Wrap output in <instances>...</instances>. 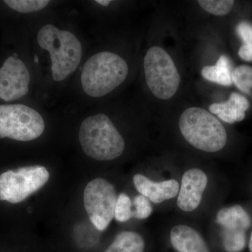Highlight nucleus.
<instances>
[{
	"mask_svg": "<svg viewBox=\"0 0 252 252\" xmlns=\"http://www.w3.org/2000/svg\"><path fill=\"white\" fill-rule=\"evenodd\" d=\"M37 43L49 53L55 81L65 80L79 67L82 59V44L72 32L46 24L38 31Z\"/></svg>",
	"mask_w": 252,
	"mask_h": 252,
	"instance_id": "1",
	"label": "nucleus"
},
{
	"mask_svg": "<svg viewBox=\"0 0 252 252\" xmlns=\"http://www.w3.org/2000/svg\"><path fill=\"white\" fill-rule=\"evenodd\" d=\"M128 64L124 58L110 51H101L86 61L81 73V84L89 97L107 95L124 82Z\"/></svg>",
	"mask_w": 252,
	"mask_h": 252,
	"instance_id": "2",
	"label": "nucleus"
},
{
	"mask_svg": "<svg viewBox=\"0 0 252 252\" xmlns=\"http://www.w3.org/2000/svg\"><path fill=\"white\" fill-rule=\"evenodd\" d=\"M79 140L84 153L97 160H114L125 149L122 135L104 114H94L83 121Z\"/></svg>",
	"mask_w": 252,
	"mask_h": 252,
	"instance_id": "3",
	"label": "nucleus"
},
{
	"mask_svg": "<svg viewBox=\"0 0 252 252\" xmlns=\"http://www.w3.org/2000/svg\"><path fill=\"white\" fill-rule=\"evenodd\" d=\"M179 126L182 135L190 145L214 153L225 147L227 134L221 123L211 113L200 107H190L181 115Z\"/></svg>",
	"mask_w": 252,
	"mask_h": 252,
	"instance_id": "4",
	"label": "nucleus"
},
{
	"mask_svg": "<svg viewBox=\"0 0 252 252\" xmlns=\"http://www.w3.org/2000/svg\"><path fill=\"white\" fill-rule=\"evenodd\" d=\"M146 82L156 97L166 100L175 95L181 78L171 56L160 46H152L144 59Z\"/></svg>",
	"mask_w": 252,
	"mask_h": 252,
	"instance_id": "5",
	"label": "nucleus"
},
{
	"mask_svg": "<svg viewBox=\"0 0 252 252\" xmlns=\"http://www.w3.org/2000/svg\"><path fill=\"white\" fill-rule=\"evenodd\" d=\"M44 130V118L35 109L21 104H0V138L29 142Z\"/></svg>",
	"mask_w": 252,
	"mask_h": 252,
	"instance_id": "6",
	"label": "nucleus"
},
{
	"mask_svg": "<svg viewBox=\"0 0 252 252\" xmlns=\"http://www.w3.org/2000/svg\"><path fill=\"white\" fill-rule=\"evenodd\" d=\"M49 172L41 165L19 167L0 175V200L16 204L26 200L44 187Z\"/></svg>",
	"mask_w": 252,
	"mask_h": 252,
	"instance_id": "7",
	"label": "nucleus"
},
{
	"mask_svg": "<svg viewBox=\"0 0 252 252\" xmlns=\"http://www.w3.org/2000/svg\"><path fill=\"white\" fill-rule=\"evenodd\" d=\"M117 202L114 186L104 179L91 181L84 189L86 211L91 223L100 231L105 230L114 218Z\"/></svg>",
	"mask_w": 252,
	"mask_h": 252,
	"instance_id": "8",
	"label": "nucleus"
},
{
	"mask_svg": "<svg viewBox=\"0 0 252 252\" xmlns=\"http://www.w3.org/2000/svg\"><path fill=\"white\" fill-rule=\"evenodd\" d=\"M217 220L223 228V243L225 251H243L246 245L245 231L252 223L248 212L240 205L226 207L218 212Z\"/></svg>",
	"mask_w": 252,
	"mask_h": 252,
	"instance_id": "9",
	"label": "nucleus"
},
{
	"mask_svg": "<svg viewBox=\"0 0 252 252\" xmlns=\"http://www.w3.org/2000/svg\"><path fill=\"white\" fill-rule=\"evenodd\" d=\"M31 74L21 59L10 56L0 68V98L6 102L24 97L29 92Z\"/></svg>",
	"mask_w": 252,
	"mask_h": 252,
	"instance_id": "10",
	"label": "nucleus"
},
{
	"mask_svg": "<svg viewBox=\"0 0 252 252\" xmlns=\"http://www.w3.org/2000/svg\"><path fill=\"white\" fill-rule=\"evenodd\" d=\"M207 177L200 169H190L184 174L182 185L177 199V205L181 210L185 212L195 210L203 197L206 189Z\"/></svg>",
	"mask_w": 252,
	"mask_h": 252,
	"instance_id": "11",
	"label": "nucleus"
},
{
	"mask_svg": "<svg viewBox=\"0 0 252 252\" xmlns=\"http://www.w3.org/2000/svg\"><path fill=\"white\" fill-rule=\"evenodd\" d=\"M133 182L137 191L154 203L175 198L180 190L178 182L175 180L154 182L145 176L137 174L134 176Z\"/></svg>",
	"mask_w": 252,
	"mask_h": 252,
	"instance_id": "12",
	"label": "nucleus"
},
{
	"mask_svg": "<svg viewBox=\"0 0 252 252\" xmlns=\"http://www.w3.org/2000/svg\"><path fill=\"white\" fill-rule=\"evenodd\" d=\"M170 240L178 252H210L200 233L188 225H179L172 228Z\"/></svg>",
	"mask_w": 252,
	"mask_h": 252,
	"instance_id": "13",
	"label": "nucleus"
},
{
	"mask_svg": "<svg viewBox=\"0 0 252 252\" xmlns=\"http://www.w3.org/2000/svg\"><path fill=\"white\" fill-rule=\"evenodd\" d=\"M249 107L250 103L246 97L238 93H233L226 102L212 104L209 109L223 122L233 124L245 119V112Z\"/></svg>",
	"mask_w": 252,
	"mask_h": 252,
	"instance_id": "14",
	"label": "nucleus"
},
{
	"mask_svg": "<svg viewBox=\"0 0 252 252\" xmlns=\"http://www.w3.org/2000/svg\"><path fill=\"white\" fill-rule=\"evenodd\" d=\"M202 75L207 80L221 86H229L233 83L229 60L224 55L220 56L215 65L205 66Z\"/></svg>",
	"mask_w": 252,
	"mask_h": 252,
	"instance_id": "15",
	"label": "nucleus"
},
{
	"mask_svg": "<svg viewBox=\"0 0 252 252\" xmlns=\"http://www.w3.org/2000/svg\"><path fill=\"white\" fill-rule=\"evenodd\" d=\"M144 248L145 243L140 234L124 231L117 235L104 252H144Z\"/></svg>",
	"mask_w": 252,
	"mask_h": 252,
	"instance_id": "16",
	"label": "nucleus"
},
{
	"mask_svg": "<svg viewBox=\"0 0 252 252\" xmlns=\"http://www.w3.org/2000/svg\"><path fill=\"white\" fill-rule=\"evenodd\" d=\"M237 33L243 41V46L239 50L238 54L245 61H252V25L248 22H241L237 26Z\"/></svg>",
	"mask_w": 252,
	"mask_h": 252,
	"instance_id": "17",
	"label": "nucleus"
},
{
	"mask_svg": "<svg viewBox=\"0 0 252 252\" xmlns=\"http://www.w3.org/2000/svg\"><path fill=\"white\" fill-rule=\"evenodd\" d=\"M5 4L11 9L22 14L37 12L45 9L49 0H5Z\"/></svg>",
	"mask_w": 252,
	"mask_h": 252,
	"instance_id": "18",
	"label": "nucleus"
},
{
	"mask_svg": "<svg viewBox=\"0 0 252 252\" xmlns=\"http://www.w3.org/2000/svg\"><path fill=\"white\" fill-rule=\"evenodd\" d=\"M233 82L239 90L252 97V67L239 66L233 72Z\"/></svg>",
	"mask_w": 252,
	"mask_h": 252,
	"instance_id": "19",
	"label": "nucleus"
},
{
	"mask_svg": "<svg viewBox=\"0 0 252 252\" xmlns=\"http://www.w3.org/2000/svg\"><path fill=\"white\" fill-rule=\"evenodd\" d=\"M198 4L205 11L215 16H224L231 11L233 0H199Z\"/></svg>",
	"mask_w": 252,
	"mask_h": 252,
	"instance_id": "20",
	"label": "nucleus"
},
{
	"mask_svg": "<svg viewBox=\"0 0 252 252\" xmlns=\"http://www.w3.org/2000/svg\"><path fill=\"white\" fill-rule=\"evenodd\" d=\"M132 203L130 197L126 193H121L117 198L114 218L119 222H126L132 217Z\"/></svg>",
	"mask_w": 252,
	"mask_h": 252,
	"instance_id": "21",
	"label": "nucleus"
},
{
	"mask_svg": "<svg viewBox=\"0 0 252 252\" xmlns=\"http://www.w3.org/2000/svg\"><path fill=\"white\" fill-rule=\"evenodd\" d=\"M134 207L135 210L132 214V217L137 220H145L152 213V207L148 198L142 195H136L133 199Z\"/></svg>",
	"mask_w": 252,
	"mask_h": 252,
	"instance_id": "22",
	"label": "nucleus"
},
{
	"mask_svg": "<svg viewBox=\"0 0 252 252\" xmlns=\"http://www.w3.org/2000/svg\"><path fill=\"white\" fill-rule=\"evenodd\" d=\"M94 2L99 5H102L103 6H107L110 4L112 1H110V0H96V1H94Z\"/></svg>",
	"mask_w": 252,
	"mask_h": 252,
	"instance_id": "23",
	"label": "nucleus"
},
{
	"mask_svg": "<svg viewBox=\"0 0 252 252\" xmlns=\"http://www.w3.org/2000/svg\"><path fill=\"white\" fill-rule=\"evenodd\" d=\"M249 248H250V252H252V233L251 238H250V243H249Z\"/></svg>",
	"mask_w": 252,
	"mask_h": 252,
	"instance_id": "24",
	"label": "nucleus"
}]
</instances>
